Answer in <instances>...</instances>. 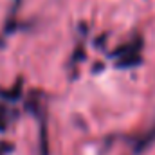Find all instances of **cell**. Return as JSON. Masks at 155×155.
<instances>
[{
  "mask_svg": "<svg viewBox=\"0 0 155 155\" xmlns=\"http://www.w3.org/2000/svg\"><path fill=\"white\" fill-rule=\"evenodd\" d=\"M4 150H5V144H0V155L4 153Z\"/></svg>",
  "mask_w": 155,
  "mask_h": 155,
  "instance_id": "4",
  "label": "cell"
},
{
  "mask_svg": "<svg viewBox=\"0 0 155 155\" xmlns=\"http://www.w3.org/2000/svg\"><path fill=\"white\" fill-rule=\"evenodd\" d=\"M141 49H143V40L134 38L126 45H121L112 52V58L116 60V65L119 69H130L141 63Z\"/></svg>",
  "mask_w": 155,
  "mask_h": 155,
  "instance_id": "1",
  "label": "cell"
},
{
  "mask_svg": "<svg viewBox=\"0 0 155 155\" xmlns=\"http://www.w3.org/2000/svg\"><path fill=\"white\" fill-rule=\"evenodd\" d=\"M13 112L5 107V105H2L0 103V132H4V130H7V126L11 124V121H13Z\"/></svg>",
  "mask_w": 155,
  "mask_h": 155,
  "instance_id": "2",
  "label": "cell"
},
{
  "mask_svg": "<svg viewBox=\"0 0 155 155\" xmlns=\"http://www.w3.org/2000/svg\"><path fill=\"white\" fill-rule=\"evenodd\" d=\"M22 2H24V0H15V2H13V7H11V16H15V15H16V11H18V7L22 5Z\"/></svg>",
  "mask_w": 155,
  "mask_h": 155,
  "instance_id": "3",
  "label": "cell"
}]
</instances>
